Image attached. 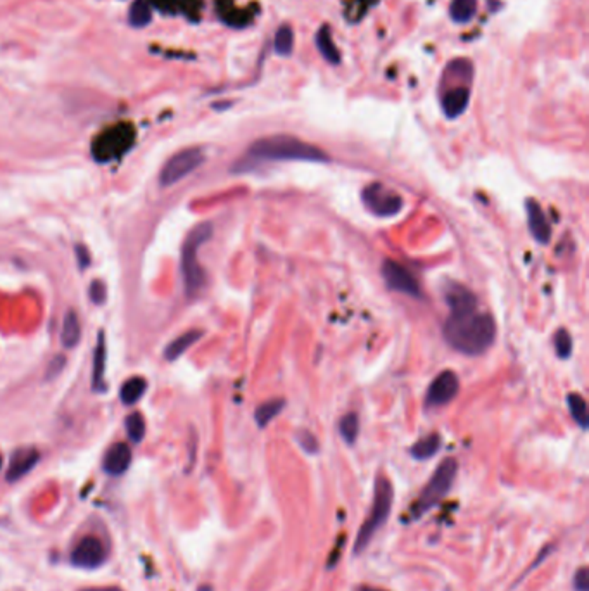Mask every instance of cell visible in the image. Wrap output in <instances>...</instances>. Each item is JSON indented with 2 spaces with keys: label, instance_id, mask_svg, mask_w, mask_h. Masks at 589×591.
Returning <instances> with one entry per match:
<instances>
[{
  "label": "cell",
  "instance_id": "d4e9b609",
  "mask_svg": "<svg viewBox=\"0 0 589 591\" xmlns=\"http://www.w3.org/2000/svg\"><path fill=\"white\" fill-rule=\"evenodd\" d=\"M567 405H569L570 415H572L574 422H576L581 429H588L589 417L586 400H584L579 393H570L569 396H567Z\"/></svg>",
  "mask_w": 589,
  "mask_h": 591
},
{
  "label": "cell",
  "instance_id": "6da1fadb",
  "mask_svg": "<svg viewBox=\"0 0 589 591\" xmlns=\"http://www.w3.org/2000/svg\"><path fill=\"white\" fill-rule=\"evenodd\" d=\"M496 324L489 313H482L479 308L449 311L445 324V339L451 347L467 357L484 353L494 343Z\"/></svg>",
  "mask_w": 589,
  "mask_h": 591
},
{
  "label": "cell",
  "instance_id": "3957f363",
  "mask_svg": "<svg viewBox=\"0 0 589 591\" xmlns=\"http://www.w3.org/2000/svg\"><path fill=\"white\" fill-rule=\"evenodd\" d=\"M213 235V225L209 222L199 223L191 234L187 235L181 248V275H184V287L185 294L194 297L204 287L206 274L199 264V249L209 241Z\"/></svg>",
  "mask_w": 589,
  "mask_h": 591
},
{
  "label": "cell",
  "instance_id": "5bb4252c",
  "mask_svg": "<svg viewBox=\"0 0 589 591\" xmlns=\"http://www.w3.org/2000/svg\"><path fill=\"white\" fill-rule=\"evenodd\" d=\"M132 463V449L126 443H116L105 451L103 467L109 476H121Z\"/></svg>",
  "mask_w": 589,
  "mask_h": 591
},
{
  "label": "cell",
  "instance_id": "9c48e42d",
  "mask_svg": "<svg viewBox=\"0 0 589 591\" xmlns=\"http://www.w3.org/2000/svg\"><path fill=\"white\" fill-rule=\"evenodd\" d=\"M382 277H384L387 287L392 289V291L403 292V294L412 297L422 296L417 278L403 264L396 263V261L385 260L382 263Z\"/></svg>",
  "mask_w": 589,
  "mask_h": 591
},
{
  "label": "cell",
  "instance_id": "7402d4cb",
  "mask_svg": "<svg viewBox=\"0 0 589 591\" xmlns=\"http://www.w3.org/2000/svg\"><path fill=\"white\" fill-rule=\"evenodd\" d=\"M283 408H285V400H282V398L264 401L263 405H260V407L256 408V412H254V420H256L258 427H267L275 417H278L280 413H282Z\"/></svg>",
  "mask_w": 589,
  "mask_h": 591
},
{
  "label": "cell",
  "instance_id": "e575fe53",
  "mask_svg": "<svg viewBox=\"0 0 589 591\" xmlns=\"http://www.w3.org/2000/svg\"><path fill=\"white\" fill-rule=\"evenodd\" d=\"M75 253H76V260H78L80 268H82V270H87V268L90 267V253H89V249H87L83 244H76L75 246Z\"/></svg>",
  "mask_w": 589,
  "mask_h": 591
},
{
  "label": "cell",
  "instance_id": "7a4b0ae2",
  "mask_svg": "<svg viewBox=\"0 0 589 591\" xmlns=\"http://www.w3.org/2000/svg\"><path fill=\"white\" fill-rule=\"evenodd\" d=\"M329 154L313 144L304 142L292 135H271L256 140L247 149L246 158L235 165L234 170L241 168L247 163L260 161H306V163H327Z\"/></svg>",
  "mask_w": 589,
  "mask_h": 591
},
{
  "label": "cell",
  "instance_id": "30bf717a",
  "mask_svg": "<svg viewBox=\"0 0 589 591\" xmlns=\"http://www.w3.org/2000/svg\"><path fill=\"white\" fill-rule=\"evenodd\" d=\"M107 552L104 543L96 536H85L71 552V564L80 569H97L105 562Z\"/></svg>",
  "mask_w": 589,
  "mask_h": 591
},
{
  "label": "cell",
  "instance_id": "e0dca14e",
  "mask_svg": "<svg viewBox=\"0 0 589 591\" xmlns=\"http://www.w3.org/2000/svg\"><path fill=\"white\" fill-rule=\"evenodd\" d=\"M202 334H204L202 331H188V332L181 334V336H178L177 339H173L165 350L166 360L173 361V360H177V358H180L181 354L187 353L188 347L194 346V344L197 343L199 339H201Z\"/></svg>",
  "mask_w": 589,
  "mask_h": 591
},
{
  "label": "cell",
  "instance_id": "9a60e30c",
  "mask_svg": "<svg viewBox=\"0 0 589 591\" xmlns=\"http://www.w3.org/2000/svg\"><path fill=\"white\" fill-rule=\"evenodd\" d=\"M446 304L449 306V311H460V310H470V308H477V297L474 292L465 285L456 284V282H449L446 285L445 291Z\"/></svg>",
  "mask_w": 589,
  "mask_h": 591
},
{
  "label": "cell",
  "instance_id": "8d00e7d4",
  "mask_svg": "<svg viewBox=\"0 0 589 591\" xmlns=\"http://www.w3.org/2000/svg\"><path fill=\"white\" fill-rule=\"evenodd\" d=\"M80 591H123L121 588H116V586H100V588H85Z\"/></svg>",
  "mask_w": 589,
  "mask_h": 591
},
{
  "label": "cell",
  "instance_id": "277c9868",
  "mask_svg": "<svg viewBox=\"0 0 589 591\" xmlns=\"http://www.w3.org/2000/svg\"><path fill=\"white\" fill-rule=\"evenodd\" d=\"M392 500H394V489H392L391 481L384 474H379L375 481V495H373L372 510H370V516L365 518L361 529H359L358 538L355 541V548H352V555L358 557V555L365 552V548H368L373 536L377 534V531L387 522L389 516H391Z\"/></svg>",
  "mask_w": 589,
  "mask_h": 591
},
{
  "label": "cell",
  "instance_id": "1f68e13d",
  "mask_svg": "<svg viewBox=\"0 0 589 591\" xmlns=\"http://www.w3.org/2000/svg\"><path fill=\"white\" fill-rule=\"evenodd\" d=\"M89 292H90V299H92L96 304H104L105 299H107V287H105L103 280H94L92 284H90Z\"/></svg>",
  "mask_w": 589,
  "mask_h": 591
},
{
  "label": "cell",
  "instance_id": "f1b7e54d",
  "mask_svg": "<svg viewBox=\"0 0 589 591\" xmlns=\"http://www.w3.org/2000/svg\"><path fill=\"white\" fill-rule=\"evenodd\" d=\"M126 434H128L132 443H140L145 436V420L140 413H132L126 417Z\"/></svg>",
  "mask_w": 589,
  "mask_h": 591
},
{
  "label": "cell",
  "instance_id": "d6a6232c",
  "mask_svg": "<svg viewBox=\"0 0 589 591\" xmlns=\"http://www.w3.org/2000/svg\"><path fill=\"white\" fill-rule=\"evenodd\" d=\"M64 365H66V358L63 357V354H57V357H54V360L50 361L49 364V367H47V372H45V379H49V380H52L54 377H57L59 375L61 372H63V368H64Z\"/></svg>",
  "mask_w": 589,
  "mask_h": 591
},
{
  "label": "cell",
  "instance_id": "83f0119b",
  "mask_svg": "<svg viewBox=\"0 0 589 591\" xmlns=\"http://www.w3.org/2000/svg\"><path fill=\"white\" fill-rule=\"evenodd\" d=\"M274 47H275V52H277L278 56H290V54H292V49H294V31H292V28L287 27V24L280 27L277 35H275Z\"/></svg>",
  "mask_w": 589,
  "mask_h": 591
},
{
  "label": "cell",
  "instance_id": "4316f807",
  "mask_svg": "<svg viewBox=\"0 0 589 591\" xmlns=\"http://www.w3.org/2000/svg\"><path fill=\"white\" fill-rule=\"evenodd\" d=\"M339 433L348 444H355L359 434V420L356 413H346L339 420Z\"/></svg>",
  "mask_w": 589,
  "mask_h": 591
},
{
  "label": "cell",
  "instance_id": "d6986e66",
  "mask_svg": "<svg viewBox=\"0 0 589 591\" xmlns=\"http://www.w3.org/2000/svg\"><path fill=\"white\" fill-rule=\"evenodd\" d=\"M82 336V325L75 310H70L64 317L63 331H61V343L64 347H75Z\"/></svg>",
  "mask_w": 589,
  "mask_h": 591
},
{
  "label": "cell",
  "instance_id": "603a6c76",
  "mask_svg": "<svg viewBox=\"0 0 589 591\" xmlns=\"http://www.w3.org/2000/svg\"><path fill=\"white\" fill-rule=\"evenodd\" d=\"M477 13V0H453L449 6V16L454 23H470Z\"/></svg>",
  "mask_w": 589,
  "mask_h": 591
},
{
  "label": "cell",
  "instance_id": "74e56055",
  "mask_svg": "<svg viewBox=\"0 0 589 591\" xmlns=\"http://www.w3.org/2000/svg\"><path fill=\"white\" fill-rule=\"evenodd\" d=\"M356 591H387V590H380V588H372V586H361V588H358Z\"/></svg>",
  "mask_w": 589,
  "mask_h": 591
},
{
  "label": "cell",
  "instance_id": "ba28073f",
  "mask_svg": "<svg viewBox=\"0 0 589 591\" xmlns=\"http://www.w3.org/2000/svg\"><path fill=\"white\" fill-rule=\"evenodd\" d=\"M363 202L377 216H394L403 209L401 195L384 184H370L363 188Z\"/></svg>",
  "mask_w": 589,
  "mask_h": 591
},
{
  "label": "cell",
  "instance_id": "44dd1931",
  "mask_svg": "<svg viewBox=\"0 0 589 591\" xmlns=\"http://www.w3.org/2000/svg\"><path fill=\"white\" fill-rule=\"evenodd\" d=\"M104 372H105V339H104V332H99L96 357H94V375H92V386L96 391L104 389Z\"/></svg>",
  "mask_w": 589,
  "mask_h": 591
},
{
  "label": "cell",
  "instance_id": "5b68a950",
  "mask_svg": "<svg viewBox=\"0 0 589 591\" xmlns=\"http://www.w3.org/2000/svg\"><path fill=\"white\" fill-rule=\"evenodd\" d=\"M458 472V463L454 458H446L442 460L441 465L435 469V472L432 474V477L428 479L425 488L422 489V493L418 495L417 502L413 503L408 509V518L410 522L420 518L424 514H427L428 510L434 509L438 503H441V500L445 498L449 493V489L453 488L454 477Z\"/></svg>",
  "mask_w": 589,
  "mask_h": 591
},
{
  "label": "cell",
  "instance_id": "ffe728a7",
  "mask_svg": "<svg viewBox=\"0 0 589 591\" xmlns=\"http://www.w3.org/2000/svg\"><path fill=\"white\" fill-rule=\"evenodd\" d=\"M145 389H147V382H145L144 377H132V379H128L121 386L119 398H121V401L126 407H132V405H135L137 401L144 396Z\"/></svg>",
  "mask_w": 589,
  "mask_h": 591
},
{
  "label": "cell",
  "instance_id": "4fadbf2b",
  "mask_svg": "<svg viewBox=\"0 0 589 591\" xmlns=\"http://www.w3.org/2000/svg\"><path fill=\"white\" fill-rule=\"evenodd\" d=\"M525 211H527V223H529V230L532 237L536 239L539 244L546 246L551 241V227L548 222L546 215H544L543 208L536 199H527L525 201Z\"/></svg>",
  "mask_w": 589,
  "mask_h": 591
},
{
  "label": "cell",
  "instance_id": "f546056e",
  "mask_svg": "<svg viewBox=\"0 0 589 591\" xmlns=\"http://www.w3.org/2000/svg\"><path fill=\"white\" fill-rule=\"evenodd\" d=\"M572 337H570L569 331H565V329H560L558 332L555 334V351L556 354H558V358H569L570 354H572Z\"/></svg>",
  "mask_w": 589,
  "mask_h": 591
},
{
  "label": "cell",
  "instance_id": "7c38bea8",
  "mask_svg": "<svg viewBox=\"0 0 589 591\" xmlns=\"http://www.w3.org/2000/svg\"><path fill=\"white\" fill-rule=\"evenodd\" d=\"M40 462V451L35 448H20L10 456L9 467H7L6 479L7 482H16L23 479L27 474L35 469Z\"/></svg>",
  "mask_w": 589,
  "mask_h": 591
},
{
  "label": "cell",
  "instance_id": "ac0fdd59",
  "mask_svg": "<svg viewBox=\"0 0 589 591\" xmlns=\"http://www.w3.org/2000/svg\"><path fill=\"white\" fill-rule=\"evenodd\" d=\"M316 47H318L322 56L325 57L330 64L341 63V54L339 50H337L336 43H334L332 30H330L329 24H323L318 30V33H316Z\"/></svg>",
  "mask_w": 589,
  "mask_h": 591
},
{
  "label": "cell",
  "instance_id": "d590c367",
  "mask_svg": "<svg viewBox=\"0 0 589 591\" xmlns=\"http://www.w3.org/2000/svg\"><path fill=\"white\" fill-rule=\"evenodd\" d=\"M344 541H346V536H344V534L339 536V541H337V546H336V548H334V552H332V555H330L329 560H327V567H329V569L336 567L337 560H339V557H341V555H343V552H341V550H343Z\"/></svg>",
  "mask_w": 589,
  "mask_h": 591
},
{
  "label": "cell",
  "instance_id": "f35d334b",
  "mask_svg": "<svg viewBox=\"0 0 589 591\" xmlns=\"http://www.w3.org/2000/svg\"><path fill=\"white\" fill-rule=\"evenodd\" d=\"M2 463H3V458H2V455H0V470H2Z\"/></svg>",
  "mask_w": 589,
  "mask_h": 591
},
{
  "label": "cell",
  "instance_id": "836d02e7",
  "mask_svg": "<svg viewBox=\"0 0 589 591\" xmlns=\"http://www.w3.org/2000/svg\"><path fill=\"white\" fill-rule=\"evenodd\" d=\"M574 588L576 591H589V571L588 567H581L574 576Z\"/></svg>",
  "mask_w": 589,
  "mask_h": 591
},
{
  "label": "cell",
  "instance_id": "8fae6325",
  "mask_svg": "<svg viewBox=\"0 0 589 591\" xmlns=\"http://www.w3.org/2000/svg\"><path fill=\"white\" fill-rule=\"evenodd\" d=\"M458 389H460V380H458L456 373L453 370H445L428 386L425 405L427 407H445L451 400H454Z\"/></svg>",
  "mask_w": 589,
  "mask_h": 591
},
{
  "label": "cell",
  "instance_id": "cb8c5ba5",
  "mask_svg": "<svg viewBox=\"0 0 589 591\" xmlns=\"http://www.w3.org/2000/svg\"><path fill=\"white\" fill-rule=\"evenodd\" d=\"M441 448V436L439 434H431V436L424 437L418 443L410 448V455L415 460H428L435 455Z\"/></svg>",
  "mask_w": 589,
  "mask_h": 591
},
{
  "label": "cell",
  "instance_id": "8992f818",
  "mask_svg": "<svg viewBox=\"0 0 589 591\" xmlns=\"http://www.w3.org/2000/svg\"><path fill=\"white\" fill-rule=\"evenodd\" d=\"M137 140V130L132 123H118V125H112L109 128H105L104 132H100L99 135L94 139L92 151L94 159L97 163H109L114 161V159L125 156L130 149L133 147Z\"/></svg>",
  "mask_w": 589,
  "mask_h": 591
},
{
  "label": "cell",
  "instance_id": "52a82bcc",
  "mask_svg": "<svg viewBox=\"0 0 589 591\" xmlns=\"http://www.w3.org/2000/svg\"><path fill=\"white\" fill-rule=\"evenodd\" d=\"M204 152L201 147H188L184 151L177 152L173 158L168 159L165 166L161 170V175H159V182L163 187H170L180 182L181 179H185L187 175H191L194 170H197L199 166L204 163Z\"/></svg>",
  "mask_w": 589,
  "mask_h": 591
},
{
  "label": "cell",
  "instance_id": "4dcf8cb0",
  "mask_svg": "<svg viewBox=\"0 0 589 591\" xmlns=\"http://www.w3.org/2000/svg\"><path fill=\"white\" fill-rule=\"evenodd\" d=\"M296 440L308 455H316V453L320 451L318 440H316L315 434H311L310 431H299V433L296 434Z\"/></svg>",
  "mask_w": 589,
  "mask_h": 591
},
{
  "label": "cell",
  "instance_id": "484cf974",
  "mask_svg": "<svg viewBox=\"0 0 589 591\" xmlns=\"http://www.w3.org/2000/svg\"><path fill=\"white\" fill-rule=\"evenodd\" d=\"M128 21L132 27L135 28H144L145 24H149L152 21V9L149 6L147 0H135L130 7Z\"/></svg>",
  "mask_w": 589,
  "mask_h": 591
},
{
  "label": "cell",
  "instance_id": "2e32d148",
  "mask_svg": "<svg viewBox=\"0 0 589 591\" xmlns=\"http://www.w3.org/2000/svg\"><path fill=\"white\" fill-rule=\"evenodd\" d=\"M468 100H470V92L465 87H456V89H451L445 93L442 97V111L448 118L454 119L460 114H463L465 110L468 106Z\"/></svg>",
  "mask_w": 589,
  "mask_h": 591
}]
</instances>
